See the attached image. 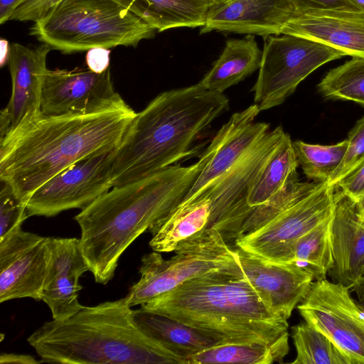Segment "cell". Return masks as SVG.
I'll list each match as a JSON object with an SVG mask.
<instances>
[{
    "label": "cell",
    "mask_w": 364,
    "mask_h": 364,
    "mask_svg": "<svg viewBox=\"0 0 364 364\" xmlns=\"http://www.w3.org/2000/svg\"><path fill=\"white\" fill-rule=\"evenodd\" d=\"M245 278L267 308L287 320L307 294L313 275L291 263L264 259L232 245Z\"/></svg>",
    "instance_id": "15"
},
{
    "label": "cell",
    "mask_w": 364,
    "mask_h": 364,
    "mask_svg": "<svg viewBox=\"0 0 364 364\" xmlns=\"http://www.w3.org/2000/svg\"><path fill=\"white\" fill-rule=\"evenodd\" d=\"M1 363L16 364H38L41 360H37L33 356L26 354L1 353L0 355Z\"/></svg>",
    "instance_id": "39"
},
{
    "label": "cell",
    "mask_w": 364,
    "mask_h": 364,
    "mask_svg": "<svg viewBox=\"0 0 364 364\" xmlns=\"http://www.w3.org/2000/svg\"><path fill=\"white\" fill-rule=\"evenodd\" d=\"M363 274H364V267H363Z\"/></svg>",
    "instance_id": "46"
},
{
    "label": "cell",
    "mask_w": 364,
    "mask_h": 364,
    "mask_svg": "<svg viewBox=\"0 0 364 364\" xmlns=\"http://www.w3.org/2000/svg\"><path fill=\"white\" fill-rule=\"evenodd\" d=\"M124 102L114 90L109 68L102 73L89 68L48 69L40 111L44 115L87 114Z\"/></svg>",
    "instance_id": "13"
},
{
    "label": "cell",
    "mask_w": 364,
    "mask_h": 364,
    "mask_svg": "<svg viewBox=\"0 0 364 364\" xmlns=\"http://www.w3.org/2000/svg\"><path fill=\"white\" fill-rule=\"evenodd\" d=\"M117 149L77 162L44 183L26 203L28 218L53 217L70 209L82 210L109 191L113 188Z\"/></svg>",
    "instance_id": "12"
},
{
    "label": "cell",
    "mask_w": 364,
    "mask_h": 364,
    "mask_svg": "<svg viewBox=\"0 0 364 364\" xmlns=\"http://www.w3.org/2000/svg\"><path fill=\"white\" fill-rule=\"evenodd\" d=\"M141 307L216 333L230 343H271L288 333V320L267 308L242 274L196 277Z\"/></svg>",
    "instance_id": "5"
},
{
    "label": "cell",
    "mask_w": 364,
    "mask_h": 364,
    "mask_svg": "<svg viewBox=\"0 0 364 364\" xmlns=\"http://www.w3.org/2000/svg\"><path fill=\"white\" fill-rule=\"evenodd\" d=\"M346 154L328 183L335 186L348 173L364 159V115L348 134Z\"/></svg>",
    "instance_id": "34"
},
{
    "label": "cell",
    "mask_w": 364,
    "mask_h": 364,
    "mask_svg": "<svg viewBox=\"0 0 364 364\" xmlns=\"http://www.w3.org/2000/svg\"><path fill=\"white\" fill-rule=\"evenodd\" d=\"M335 190L328 181L321 183L264 225L240 236L234 245L264 259L284 263L296 239L333 215Z\"/></svg>",
    "instance_id": "11"
},
{
    "label": "cell",
    "mask_w": 364,
    "mask_h": 364,
    "mask_svg": "<svg viewBox=\"0 0 364 364\" xmlns=\"http://www.w3.org/2000/svg\"><path fill=\"white\" fill-rule=\"evenodd\" d=\"M50 50L43 43L38 46L11 45L7 63L11 94L8 105L1 111L0 138L41 113L42 88L48 70L46 60Z\"/></svg>",
    "instance_id": "18"
},
{
    "label": "cell",
    "mask_w": 364,
    "mask_h": 364,
    "mask_svg": "<svg viewBox=\"0 0 364 364\" xmlns=\"http://www.w3.org/2000/svg\"><path fill=\"white\" fill-rule=\"evenodd\" d=\"M358 205V210L364 219V196H362L358 201H355Z\"/></svg>",
    "instance_id": "43"
},
{
    "label": "cell",
    "mask_w": 364,
    "mask_h": 364,
    "mask_svg": "<svg viewBox=\"0 0 364 364\" xmlns=\"http://www.w3.org/2000/svg\"><path fill=\"white\" fill-rule=\"evenodd\" d=\"M0 192V238L21 227L28 218L26 204L19 200L12 189L1 183Z\"/></svg>",
    "instance_id": "33"
},
{
    "label": "cell",
    "mask_w": 364,
    "mask_h": 364,
    "mask_svg": "<svg viewBox=\"0 0 364 364\" xmlns=\"http://www.w3.org/2000/svg\"><path fill=\"white\" fill-rule=\"evenodd\" d=\"M125 297L46 321L27 339L42 363L182 364L137 327Z\"/></svg>",
    "instance_id": "4"
},
{
    "label": "cell",
    "mask_w": 364,
    "mask_h": 364,
    "mask_svg": "<svg viewBox=\"0 0 364 364\" xmlns=\"http://www.w3.org/2000/svg\"><path fill=\"white\" fill-rule=\"evenodd\" d=\"M62 0H21L10 20L35 21Z\"/></svg>",
    "instance_id": "35"
},
{
    "label": "cell",
    "mask_w": 364,
    "mask_h": 364,
    "mask_svg": "<svg viewBox=\"0 0 364 364\" xmlns=\"http://www.w3.org/2000/svg\"><path fill=\"white\" fill-rule=\"evenodd\" d=\"M318 90L326 99L364 106V58L353 57L330 70L318 83Z\"/></svg>",
    "instance_id": "30"
},
{
    "label": "cell",
    "mask_w": 364,
    "mask_h": 364,
    "mask_svg": "<svg viewBox=\"0 0 364 364\" xmlns=\"http://www.w3.org/2000/svg\"><path fill=\"white\" fill-rule=\"evenodd\" d=\"M166 259L154 251L143 255L139 280L125 296L129 305H143L196 277L219 272L242 274L232 245L216 229L178 246Z\"/></svg>",
    "instance_id": "7"
},
{
    "label": "cell",
    "mask_w": 364,
    "mask_h": 364,
    "mask_svg": "<svg viewBox=\"0 0 364 364\" xmlns=\"http://www.w3.org/2000/svg\"><path fill=\"white\" fill-rule=\"evenodd\" d=\"M256 104L234 113L205 151L208 160L180 203L194 200L226 173L269 130V124L255 122L259 113Z\"/></svg>",
    "instance_id": "16"
},
{
    "label": "cell",
    "mask_w": 364,
    "mask_h": 364,
    "mask_svg": "<svg viewBox=\"0 0 364 364\" xmlns=\"http://www.w3.org/2000/svg\"><path fill=\"white\" fill-rule=\"evenodd\" d=\"M285 134L280 126L269 130L204 192L211 200L210 229L218 230L229 245H233L240 237L242 227L252 211L247 202L252 185Z\"/></svg>",
    "instance_id": "9"
},
{
    "label": "cell",
    "mask_w": 364,
    "mask_h": 364,
    "mask_svg": "<svg viewBox=\"0 0 364 364\" xmlns=\"http://www.w3.org/2000/svg\"><path fill=\"white\" fill-rule=\"evenodd\" d=\"M331 220L332 281L350 289L363 274L364 219L357 203L336 187Z\"/></svg>",
    "instance_id": "20"
},
{
    "label": "cell",
    "mask_w": 364,
    "mask_h": 364,
    "mask_svg": "<svg viewBox=\"0 0 364 364\" xmlns=\"http://www.w3.org/2000/svg\"><path fill=\"white\" fill-rule=\"evenodd\" d=\"M352 1L359 9L364 11V0H352Z\"/></svg>",
    "instance_id": "44"
},
{
    "label": "cell",
    "mask_w": 364,
    "mask_h": 364,
    "mask_svg": "<svg viewBox=\"0 0 364 364\" xmlns=\"http://www.w3.org/2000/svg\"><path fill=\"white\" fill-rule=\"evenodd\" d=\"M50 237L18 227L0 238V302L28 297L41 301Z\"/></svg>",
    "instance_id": "14"
},
{
    "label": "cell",
    "mask_w": 364,
    "mask_h": 364,
    "mask_svg": "<svg viewBox=\"0 0 364 364\" xmlns=\"http://www.w3.org/2000/svg\"><path fill=\"white\" fill-rule=\"evenodd\" d=\"M211 200L204 193L194 200L179 203L150 232L152 250L171 252L181 245L200 237L211 230Z\"/></svg>",
    "instance_id": "23"
},
{
    "label": "cell",
    "mask_w": 364,
    "mask_h": 364,
    "mask_svg": "<svg viewBox=\"0 0 364 364\" xmlns=\"http://www.w3.org/2000/svg\"><path fill=\"white\" fill-rule=\"evenodd\" d=\"M262 54L255 36L229 39L218 59L199 82L207 90L223 93L258 70Z\"/></svg>",
    "instance_id": "25"
},
{
    "label": "cell",
    "mask_w": 364,
    "mask_h": 364,
    "mask_svg": "<svg viewBox=\"0 0 364 364\" xmlns=\"http://www.w3.org/2000/svg\"><path fill=\"white\" fill-rule=\"evenodd\" d=\"M321 183L323 182H301L298 177L292 179L269 201L252 210L242 227L240 237L264 225L279 213L309 193Z\"/></svg>",
    "instance_id": "32"
},
{
    "label": "cell",
    "mask_w": 364,
    "mask_h": 364,
    "mask_svg": "<svg viewBox=\"0 0 364 364\" xmlns=\"http://www.w3.org/2000/svg\"><path fill=\"white\" fill-rule=\"evenodd\" d=\"M358 298V301L364 306V274H363L350 289Z\"/></svg>",
    "instance_id": "41"
},
{
    "label": "cell",
    "mask_w": 364,
    "mask_h": 364,
    "mask_svg": "<svg viewBox=\"0 0 364 364\" xmlns=\"http://www.w3.org/2000/svg\"><path fill=\"white\" fill-rule=\"evenodd\" d=\"M159 32L203 27L211 6L208 0H112Z\"/></svg>",
    "instance_id": "24"
},
{
    "label": "cell",
    "mask_w": 364,
    "mask_h": 364,
    "mask_svg": "<svg viewBox=\"0 0 364 364\" xmlns=\"http://www.w3.org/2000/svg\"><path fill=\"white\" fill-rule=\"evenodd\" d=\"M10 46L6 40L1 39V65L3 66L6 63H8L9 53H10Z\"/></svg>",
    "instance_id": "42"
},
{
    "label": "cell",
    "mask_w": 364,
    "mask_h": 364,
    "mask_svg": "<svg viewBox=\"0 0 364 364\" xmlns=\"http://www.w3.org/2000/svg\"><path fill=\"white\" fill-rule=\"evenodd\" d=\"M156 29L112 0H62L33 21L29 33L64 54L94 48H136Z\"/></svg>",
    "instance_id": "6"
},
{
    "label": "cell",
    "mask_w": 364,
    "mask_h": 364,
    "mask_svg": "<svg viewBox=\"0 0 364 364\" xmlns=\"http://www.w3.org/2000/svg\"><path fill=\"white\" fill-rule=\"evenodd\" d=\"M332 217L296 239L289 247L284 263L294 264L304 269L313 275L314 281L326 279L333 265Z\"/></svg>",
    "instance_id": "27"
},
{
    "label": "cell",
    "mask_w": 364,
    "mask_h": 364,
    "mask_svg": "<svg viewBox=\"0 0 364 364\" xmlns=\"http://www.w3.org/2000/svg\"><path fill=\"white\" fill-rule=\"evenodd\" d=\"M292 9L287 0H230L210 7L200 33L280 35Z\"/></svg>",
    "instance_id": "21"
},
{
    "label": "cell",
    "mask_w": 364,
    "mask_h": 364,
    "mask_svg": "<svg viewBox=\"0 0 364 364\" xmlns=\"http://www.w3.org/2000/svg\"><path fill=\"white\" fill-rule=\"evenodd\" d=\"M289 332L271 342L225 343L192 355L188 364L282 363L288 354Z\"/></svg>",
    "instance_id": "26"
},
{
    "label": "cell",
    "mask_w": 364,
    "mask_h": 364,
    "mask_svg": "<svg viewBox=\"0 0 364 364\" xmlns=\"http://www.w3.org/2000/svg\"><path fill=\"white\" fill-rule=\"evenodd\" d=\"M89 271L80 240L75 237L50 239V255L41 301L49 307L53 319L62 320L73 315L82 306L79 279Z\"/></svg>",
    "instance_id": "19"
},
{
    "label": "cell",
    "mask_w": 364,
    "mask_h": 364,
    "mask_svg": "<svg viewBox=\"0 0 364 364\" xmlns=\"http://www.w3.org/2000/svg\"><path fill=\"white\" fill-rule=\"evenodd\" d=\"M132 316L143 333L178 357L182 364H188L192 355L205 349L230 343L216 333L142 307L133 310Z\"/></svg>",
    "instance_id": "22"
},
{
    "label": "cell",
    "mask_w": 364,
    "mask_h": 364,
    "mask_svg": "<svg viewBox=\"0 0 364 364\" xmlns=\"http://www.w3.org/2000/svg\"><path fill=\"white\" fill-rule=\"evenodd\" d=\"M295 9H356L352 0H287Z\"/></svg>",
    "instance_id": "37"
},
{
    "label": "cell",
    "mask_w": 364,
    "mask_h": 364,
    "mask_svg": "<svg viewBox=\"0 0 364 364\" xmlns=\"http://www.w3.org/2000/svg\"><path fill=\"white\" fill-rule=\"evenodd\" d=\"M299 162L290 136L286 133L265 168L258 176L247 197V205L253 210L263 205L298 177Z\"/></svg>",
    "instance_id": "28"
},
{
    "label": "cell",
    "mask_w": 364,
    "mask_h": 364,
    "mask_svg": "<svg viewBox=\"0 0 364 364\" xmlns=\"http://www.w3.org/2000/svg\"><path fill=\"white\" fill-rule=\"evenodd\" d=\"M110 51L107 48H94L87 51V68L96 73H102L109 68Z\"/></svg>",
    "instance_id": "38"
},
{
    "label": "cell",
    "mask_w": 364,
    "mask_h": 364,
    "mask_svg": "<svg viewBox=\"0 0 364 364\" xmlns=\"http://www.w3.org/2000/svg\"><path fill=\"white\" fill-rule=\"evenodd\" d=\"M343 53L364 58V11L356 9H295L281 30Z\"/></svg>",
    "instance_id": "17"
},
{
    "label": "cell",
    "mask_w": 364,
    "mask_h": 364,
    "mask_svg": "<svg viewBox=\"0 0 364 364\" xmlns=\"http://www.w3.org/2000/svg\"><path fill=\"white\" fill-rule=\"evenodd\" d=\"M264 38L259 73L252 90L260 112L282 104L314 70L345 56L333 48L292 35Z\"/></svg>",
    "instance_id": "8"
},
{
    "label": "cell",
    "mask_w": 364,
    "mask_h": 364,
    "mask_svg": "<svg viewBox=\"0 0 364 364\" xmlns=\"http://www.w3.org/2000/svg\"><path fill=\"white\" fill-rule=\"evenodd\" d=\"M296 351L293 364H351L343 352L323 332L309 323L291 328Z\"/></svg>",
    "instance_id": "29"
},
{
    "label": "cell",
    "mask_w": 364,
    "mask_h": 364,
    "mask_svg": "<svg viewBox=\"0 0 364 364\" xmlns=\"http://www.w3.org/2000/svg\"><path fill=\"white\" fill-rule=\"evenodd\" d=\"M21 0H0V23L4 24L10 18Z\"/></svg>",
    "instance_id": "40"
},
{
    "label": "cell",
    "mask_w": 364,
    "mask_h": 364,
    "mask_svg": "<svg viewBox=\"0 0 364 364\" xmlns=\"http://www.w3.org/2000/svg\"><path fill=\"white\" fill-rule=\"evenodd\" d=\"M304 173L317 182L328 181L342 161L348 147V139L332 145L292 141Z\"/></svg>",
    "instance_id": "31"
},
{
    "label": "cell",
    "mask_w": 364,
    "mask_h": 364,
    "mask_svg": "<svg viewBox=\"0 0 364 364\" xmlns=\"http://www.w3.org/2000/svg\"><path fill=\"white\" fill-rule=\"evenodd\" d=\"M229 106L198 84L163 92L129 123L117 149L112 186L140 179L192 154V146Z\"/></svg>",
    "instance_id": "3"
},
{
    "label": "cell",
    "mask_w": 364,
    "mask_h": 364,
    "mask_svg": "<svg viewBox=\"0 0 364 364\" xmlns=\"http://www.w3.org/2000/svg\"><path fill=\"white\" fill-rule=\"evenodd\" d=\"M207 160L204 151L191 166H170L114 186L75 216L82 251L97 283L106 284L113 278L123 252L176 208Z\"/></svg>",
    "instance_id": "2"
},
{
    "label": "cell",
    "mask_w": 364,
    "mask_h": 364,
    "mask_svg": "<svg viewBox=\"0 0 364 364\" xmlns=\"http://www.w3.org/2000/svg\"><path fill=\"white\" fill-rule=\"evenodd\" d=\"M208 1H210L211 6H215V5H219V4L225 3L230 0H208Z\"/></svg>",
    "instance_id": "45"
},
{
    "label": "cell",
    "mask_w": 364,
    "mask_h": 364,
    "mask_svg": "<svg viewBox=\"0 0 364 364\" xmlns=\"http://www.w3.org/2000/svg\"><path fill=\"white\" fill-rule=\"evenodd\" d=\"M334 187L355 201L364 196V159L341 179Z\"/></svg>",
    "instance_id": "36"
},
{
    "label": "cell",
    "mask_w": 364,
    "mask_h": 364,
    "mask_svg": "<svg viewBox=\"0 0 364 364\" xmlns=\"http://www.w3.org/2000/svg\"><path fill=\"white\" fill-rule=\"evenodd\" d=\"M136 112L124 101L87 114L40 113L0 138V180L26 204L52 177L117 149Z\"/></svg>",
    "instance_id": "1"
},
{
    "label": "cell",
    "mask_w": 364,
    "mask_h": 364,
    "mask_svg": "<svg viewBox=\"0 0 364 364\" xmlns=\"http://www.w3.org/2000/svg\"><path fill=\"white\" fill-rule=\"evenodd\" d=\"M297 308L304 320L326 334L351 364H364V306L349 288L326 279L315 280Z\"/></svg>",
    "instance_id": "10"
}]
</instances>
